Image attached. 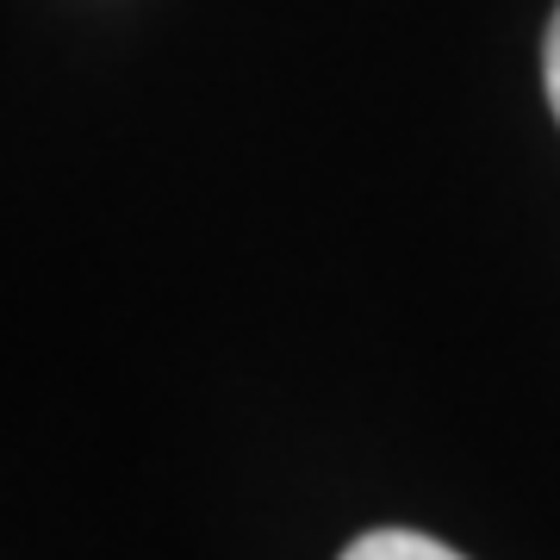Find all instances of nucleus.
I'll return each instance as SVG.
<instances>
[{
  "mask_svg": "<svg viewBox=\"0 0 560 560\" xmlns=\"http://www.w3.org/2000/svg\"><path fill=\"white\" fill-rule=\"evenodd\" d=\"M342 560H467V555L442 548L436 536H418V529H368L342 548Z\"/></svg>",
  "mask_w": 560,
  "mask_h": 560,
  "instance_id": "1",
  "label": "nucleus"
},
{
  "mask_svg": "<svg viewBox=\"0 0 560 560\" xmlns=\"http://www.w3.org/2000/svg\"><path fill=\"white\" fill-rule=\"evenodd\" d=\"M541 81H548V106H555V125H560V7L548 20V44H541Z\"/></svg>",
  "mask_w": 560,
  "mask_h": 560,
  "instance_id": "2",
  "label": "nucleus"
}]
</instances>
